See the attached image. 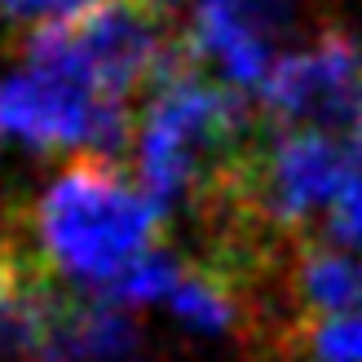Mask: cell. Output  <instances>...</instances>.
I'll use <instances>...</instances> for the list:
<instances>
[{
	"label": "cell",
	"instance_id": "2",
	"mask_svg": "<svg viewBox=\"0 0 362 362\" xmlns=\"http://www.w3.org/2000/svg\"><path fill=\"white\" fill-rule=\"evenodd\" d=\"M173 40V0H93L71 18L31 27L23 35V62L76 76L102 98L129 102L146 88Z\"/></svg>",
	"mask_w": 362,
	"mask_h": 362
},
{
	"label": "cell",
	"instance_id": "5",
	"mask_svg": "<svg viewBox=\"0 0 362 362\" xmlns=\"http://www.w3.org/2000/svg\"><path fill=\"white\" fill-rule=\"evenodd\" d=\"M287 23V0H194L190 23H186V45L199 62H212L234 88H261L274 49L269 35Z\"/></svg>",
	"mask_w": 362,
	"mask_h": 362
},
{
	"label": "cell",
	"instance_id": "8",
	"mask_svg": "<svg viewBox=\"0 0 362 362\" xmlns=\"http://www.w3.org/2000/svg\"><path fill=\"white\" fill-rule=\"evenodd\" d=\"M279 354L292 362H362V318H292L279 336Z\"/></svg>",
	"mask_w": 362,
	"mask_h": 362
},
{
	"label": "cell",
	"instance_id": "9",
	"mask_svg": "<svg viewBox=\"0 0 362 362\" xmlns=\"http://www.w3.org/2000/svg\"><path fill=\"white\" fill-rule=\"evenodd\" d=\"M181 265L173 252L159 243V247H151L146 257H137L124 274L106 287V292H98V296H106V300H115V305H124V310H133V305H151V300H168L173 296V287H177V279H181Z\"/></svg>",
	"mask_w": 362,
	"mask_h": 362
},
{
	"label": "cell",
	"instance_id": "10",
	"mask_svg": "<svg viewBox=\"0 0 362 362\" xmlns=\"http://www.w3.org/2000/svg\"><path fill=\"white\" fill-rule=\"evenodd\" d=\"M327 239L340 247H358L362 252V168L354 164L349 181L340 186L332 216H327Z\"/></svg>",
	"mask_w": 362,
	"mask_h": 362
},
{
	"label": "cell",
	"instance_id": "11",
	"mask_svg": "<svg viewBox=\"0 0 362 362\" xmlns=\"http://www.w3.org/2000/svg\"><path fill=\"white\" fill-rule=\"evenodd\" d=\"M93 0H0V23L5 27H40V23H58V18L80 13Z\"/></svg>",
	"mask_w": 362,
	"mask_h": 362
},
{
	"label": "cell",
	"instance_id": "7",
	"mask_svg": "<svg viewBox=\"0 0 362 362\" xmlns=\"http://www.w3.org/2000/svg\"><path fill=\"white\" fill-rule=\"evenodd\" d=\"M283 287L300 318H327L362 310V261L340 243L296 239L287 252Z\"/></svg>",
	"mask_w": 362,
	"mask_h": 362
},
{
	"label": "cell",
	"instance_id": "12",
	"mask_svg": "<svg viewBox=\"0 0 362 362\" xmlns=\"http://www.w3.org/2000/svg\"><path fill=\"white\" fill-rule=\"evenodd\" d=\"M349 151H354V164L362 168V129H358V133L349 137Z\"/></svg>",
	"mask_w": 362,
	"mask_h": 362
},
{
	"label": "cell",
	"instance_id": "4",
	"mask_svg": "<svg viewBox=\"0 0 362 362\" xmlns=\"http://www.w3.org/2000/svg\"><path fill=\"white\" fill-rule=\"evenodd\" d=\"M257 93L274 129L354 137L362 129V49L349 31L327 27L310 49L283 53Z\"/></svg>",
	"mask_w": 362,
	"mask_h": 362
},
{
	"label": "cell",
	"instance_id": "3",
	"mask_svg": "<svg viewBox=\"0 0 362 362\" xmlns=\"http://www.w3.org/2000/svg\"><path fill=\"white\" fill-rule=\"evenodd\" d=\"M58 151V146H88L93 155L115 159L129 141H137V115L129 102L102 98L62 71L27 66L0 80V146Z\"/></svg>",
	"mask_w": 362,
	"mask_h": 362
},
{
	"label": "cell",
	"instance_id": "6",
	"mask_svg": "<svg viewBox=\"0 0 362 362\" xmlns=\"http://www.w3.org/2000/svg\"><path fill=\"white\" fill-rule=\"evenodd\" d=\"M66 300L71 292L62 279H53L9 230H0V354L9 362H49Z\"/></svg>",
	"mask_w": 362,
	"mask_h": 362
},
{
	"label": "cell",
	"instance_id": "1",
	"mask_svg": "<svg viewBox=\"0 0 362 362\" xmlns=\"http://www.w3.org/2000/svg\"><path fill=\"white\" fill-rule=\"evenodd\" d=\"M168 212L106 155H80L49 186L9 212L5 230L53 279L106 292L137 257L164 239Z\"/></svg>",
	"mask_w": 362,
	"mask_h": 362
}]
</instances>
